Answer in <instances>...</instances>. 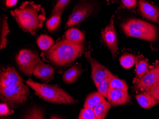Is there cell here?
<instances>
[{
    "label": "cell",
    "instance_id": "1",
    "mask_svg": "<svg viewBox=\"0 0 159 119\" xmlns=\"http://www.w3.org/2000/svg\"><path fill=\"white\" fill-rule=\"evenodd\" d=\"M11 13L20 29L33 35L43 27L45 19L44 9L33 2H24Z\"/></svg>",
    "mask_w": 159,
    "mask_h": 119
},
{
    "label": "cell",
    "instance_id": "2",
    "mask_svg": "<svg viewBox=\"0 0 159 119\" xmlns=\"http://www.w3.org/2000/svg\"><path fill=\"white\" fill-rule=\"evenodd\" d=\"M85 50L84 43H75L63 39L57 42L49 50L43 53L42 56L57 66H64L81 57Z\"/></svg>",
    "mask_w": 159,
    "mask_h": 119
},
{
    "label": "cell",
    "instance_id": "3",
    "mask_svg": "<svg viewBox=\"0 0 159 119\" xmlns=\"http://www.w3.org/2000/svg\"><path fill=\"white\" fill-rule=\"evenodd\" d=\"M26 83L35 91L36 95L44 101L59 104H71L77 103L66 91L60 87L35 82L31 79Z\"/></svg>",
    "mask_w": 159,
    "mask_h": 119
},
{
    "label": "cell",
    "instance_id": "4",
    "mask_svg": "<svg viewBox=\"0 0 159 119\" xmlns=\"http://www.w3.org/2000/svg\"><path fill=\"white\" fill-rule=\"evenodd\" d=\"M121 29L126 36L155 41L158 37L157 28L154 25L138 19H128L121 24Z\"/></svg>",
    "mask_w": 159,
    "mask_h": 119
},
{
    "label": "cell",
    "instance_id": "5",
    "mask_svg": "<svg viewBox=\"0 0 159 119\" xmlns=\"http://www.w3.org/2000/svg\"><path fill=\"white\" fill-rule=\"evenodd\" d=\"M29 89L26 85L21 83L9 87H0V98L2 103L11 108H17L27 101Z\"/></svg>",
    "mask_w": 159,
    "mask_h": 119
},
{
    "label": "cell",
    "instance_id": "6",
    "mask_svg": "<svg viewBox=\"0 0 159 119\" xmlns=\"http://www.w3.org/2000/svg\"><path fill=\"white\" fill-rule=\"evenodd\" d=\"M95 10L94 4L90 1L84 0L75 7L70 15L66 27L75 26L84 22L92 15Z\"/></svg>",
    "mask_w": 159,
    "mask_h": 119
},
{
    "label": "cell",
    "instance_id": "7",
    "mask_svg": "<svg viewBox=\"0 0 159 119\" xmlns=\"http://www.w3.org/2000/svg\"><path fill=\"white\" fill-rule=\"evenodd\" d=\"M20 70L26 75H31L36 66L43 63L37 53L28 49H22L16 57Z\"/></svg>",
    "mask_w": 159,
    "mask_h": 119
},
{
    "label": "cell",
    "instance_id": "8",
    "mask_svg": "<svg viewBox=\"0 0 159 119\" xmlns=\"http://www.w3.org/2000/svg\"><path fill=\"white\" fill-rule=\"evenodd\" d=\"M101 36L102 42L110 50L112 57L114 59L118 49V40L112 18H111L108 25L102 30Z\"/></svg>",
    "mask_w": 159,
    "mask_h": 119
},
{
    "label": "cell",
    "instance_id": "9",
    "mask_svg": "<svg viewBox=\"0 0 159 119\" xmlns=\"http://www.w3.org/2000/svg\"><path fill=\"white\" fill-rule=\"evenodd\" d=\"M159 81V64L155 65L149 69L142 78L137 79L133 86L134 90L143 91Z\"/></svg>",
    "mask_w": 159,
    "mask_h": 119
},
{
    "label": "cell",
    "instance_id": "10",
    "mask_svg": "<svg viewBox=\"0 0 159 119\" xmlns=\"http://www.w3.org/2000/svg\"><path fill=\"white\" fill-rule=\"evenodd\" d=\"M85 57L92 67L91 76L92 79L95 86H97L101 81L105 79L111 72L105 66L99 63L95 59L92 58L89 52L86 54Z\"/></svg>",
    "mask_w": 159,
    "mask_h": 119
},
{
    "label": "cell",
    "instance_id": "11",
    "mask_svg": "<svg viewBox=\"0 0 159 119\" xmlns=\"http://www.w3.org/2000/svg\"><path fill=\"white\" fill-rule=\"evenodd\" d=\"M23 82L16 69L12 66L3 67L0 74V87H9Z\"/></svg>",
    "mask_w": 159,
    "mask_h": 119
},
{
    "label": "cell",
    "instance_id": "12",
    "mask_svg": "<svg viewBox=\"0 0 159 119\" xmlns=\"http://www.w3.org/2000/svg\"><path fill=\"white\" fill-rule=\"evenodd\" d=\"M138 10L141 15L147 20L159 23V8L145 0L138 1Z\"/></svg>",
    "mask_w": 159,
    "mask_h": 119
},
{
    "label": "cell",
    "instance_id": "13",
    "mask_svg": "<svg viewBox=\"0 0 159 119\" xmlns=\"http://www.w3.org/2000/svg\"><path fill=\"white\" fill-rule=\"evenodd\" d=\"M107 98L111 105L114 106L127 104L131 99L128 91L113 88L110 89Z\"/></svg>",
    "mask_w": 159,
    "mask_h": 119
},
{
    "label": "cell",
    "instance_id": "14",
    "mask_svg": "<svg viewBox=\"0 0 159 119\" xmlns=\"http://www.w3.org/2000/svg\"><path fill=\"white\" fill-rule=\"evenodd\" d=\"M54 72L52 66L43 62L36 66L33 74L36 78L47 83L53 79Z\"/></svg>",
    "mask_w": 159,
    "mask_h": 119
},
{
    "label": "cell",
    "instance_id": "15",
    "mask_svg": "<svg viewBox=\"0 0 159 119\" xmlns=\"http://www.w3.org/2000/svg\"><path fill=\"white\" fill-rule=\"evenodd\" d=\"M136 98L140 106L145 109L152 108L159 102L154 97L144 91L136 95Z\"/></svg>",
    "mask_w": 159,
    "mask_h": 119
},
{
    "label": "cell",
    "instance_id": "16",
    "mask_svg": "<svg viewBox=\"0 0 159 119\" xmlns=\"http://www.w3.org/2000/svg\"><path fill=\"white\" fill-rule=\"evenodd\" d=\"M82 72L83 71L79 66L76 65L73 66L63 74L62 76L63 81L67 84L74 83L79 78Z\"/></svg>",
    "mask_w": 159,
    "mask_h": 119
},
{
    "label": "cell",
    "instance_id": "17",
    "mask_svg": "<svg viewBox=\"0 0 159 119\" xmlns=\"http://www.w3.org/2000/svg\"><path fill=\"white\" fill-rule=\"evenodd\" d=\"M85 38V37L84 33L75 28L69 29L64 34V39L75 43H84Z\"/></svg>",
    "mask_w": 159,
    "mask_h": 119
},
{
    "label": "cell",
    "instance_id": "18",
    "mask_svg": "<svg viewBox=\"0 0 159 119\" xmlns=\"http://www.w3.org/2000/svg\"><path fill=\"white\" fill-rule=\"evenodd\" d=\"M105 98L99 92H93L87 96L84 108H93L105 100Z\"/></svg>",
    "mask_w": 159,
    "mask_h": 119
},
{
    "label": "cell",
    "instance_id": "19",
    "mask_svg": "<svg viewBox=\"0 0 159 119\" xmlns=\"http://www.w3.org/2000/svg\"><path fill=\"white\" fill-rule=\"evenodd\" d=\"M111 106L110 103L105 100L93 107V109L97 119H105Z\"/></svg>",
    "mask_w": 159,
    "mask_h": 119
},
{
    "label": "cell",
    "instance_id": "20",
    "mask_svg": "<svg viewBox=\"0 0 159 119\" xmlns=\"http://www.w3.org/2000/svg\"><path fill=\"white\" fill-rule=\"evenodd\" d=\"M62 12L63 11H60L56 13V15H52L47 20L46 26L49 32H53L59 30L61 26V15Z\"/></svg>",
    "mask_w": 159,
    "mask_h": 119
},
{
    "label": "cell",
    "instance_id": "21",
    "mask_svg": "<svg viewBox=\"0 0 159 119\" xmlns=\"http://www.w3.org/2000/svg\"><path fill=\"white\" fill-rule=\"evenodd\" d=\"M37 43L41 50L47 51L55 44V41L47 35L42 34L37 39Z\"/></svg>",
    "mask_w": 159,
    "mask_h": 119
},
{
    "label": "cell",
    "instance_id": "22",
    "mask_svg": "<svg viewBox=\"0 0 159 119\" xmlns=\"http://www.w3.org/2000/svg\"><path fill=\"white\" fill-rule=\"evenodd\" d=\"M9 32L8 24L7 23V17L3 16L2 19L0 35V49L1 50L6 47L7 42L6 37Z\"/></svg>",
    "mask_w": 159,
    "mask_h": 119
},
{
    "label": "cell",
    "instance_id": "23",
    "mask_svg": "<svg viewBox=\"0 0 159 119\" xmlns=\"http://www.w3.org/2000/svg\"><path fill=\"white\" fill-rule=\"evenodd\" d=\"M113 74L111 73L107 77L101 81L96 86L98 92H100L105 98H107L111 88V81Z\"/></svg>",
    "mask_w": 159,
    "mask_h": 119
},
{
    "label": "cell",
    "instance_id": "24",
    "mask_svg": "<svg viewBox=\"0 0 159 119\" xmlns=\"http://www.w3.org/2000/svg\"><path fill=\"white\" fill-rule=\"evenodd\" d=\"M135 71L138 79L142 78L147 73L149 69V64L148 61L145 59H140L135 61Z\"/></svg>",
    "mask_w": 159,
    "mask_h": 119
},
{
    "label": "cell",
    "instance_id": "25",
    "mask_svg": "<svg viewBox=\"0 0 159 119\" xmlns=\"http://www.w3.org/2000/svg\"><path fill=\"white\" fill-rule=\"evenodd\" d=\"M135 56L129 53H125L120 58V65L126 69L133 67L135 63Z\"/></svg>",
    "mask_w": 159,
    "mask_h": 119
},
{
    "label": "cell",
    "instance_id": "26",
    "mask_svg": "<svg viewBox=\"0 0 159 119\" xmlns=\"http://www.w3.org/2000/svg\"><path fill=\"white\" fill-rule=\"evenodd\" d=\"M111 88L118 89L128 91V86L125 81L113 74L111 81Z\"/></svg>",
    "mask_w": 159,
    "mask_h": 119
},
{
    "label": "cell",
    "instance_id": "27",
    "mask_svg": "<svg viewBox=\"0 0 159 119\" xmlns=\"http://www.w3.org/2000/svg\"><path fill=\"white\" fill-rule=\"evenodd\" d=\"M23 118L24 119H44V115L41 109L35 107L29 110Z\"/></svg>",
    "mask_w": 159,
    "mask_h": 119
},
{
    "label": "cell",
    "instance_id": "28",
    "mask_svg": "<svg viewBox=\"0 0 159 119\" xmlns=\"http://www.w3.org/2000/svg\"><path fill=\"white\" fill-rule=\"evenodd\" d=\"M79 119H97L93 108H84L80 112Z\"/></svg>",
    "mask_w": 159,
    "mask_h": 119
},
{
    "label": "cell",
    "instance_id": "29",
    "mask_svg": "<svg viewBox=\"0 0 159 119\" xmlns=\"http://www.w3.org/2000/svg\"><path fill=\"white\" fill-rule=\"evenodd\" d=\"M143 91L147 92L159 101V81Z\"/></svg>",
    "mask_w": 159,
    "mask_h": 119
},
{
    "label": "cell",
    "instance_id": "30",
    "mask_svg": "<svg viewBox=\"0 0 159 119\" xmlns=\"http://www.w3.org/2000/svg\"><path fill=\"white\" fill-rule=\"evenodd\" d=\"M70 0H59L58 2L54 6V8L52 12V15H54L56 13L60 11H63L64 9L66 8L67 5L68 4Z\"/></svg>",
    "mask_w": 159,
    "mask_h": 119
},
{
    "label": "cell",
    "instance_id": "31",
    "mask_svg": "<svg viewBox=\"0 0 159 119\" xmlns=\"http://www.w3.org/2000/svg\"><path fill=\"white\" fill-rule=\"evenodd\" d=\"M7 104L1 103L0 104V115L1 116H7L11 115L14 113V111L11 110Z\"/></svg>",
    "mask_w": 159,
    "mask_h": 119
},
{
    "label": "cell",
    "instance_id": "32",
    "mask_svg": "<svg viewBox=\"0 0 159 119\" xmlns=\"http://www.w3.org/2000/svg\"><path fill=\"white\" fill-rule=\"evenodd\" d=\"M121 1L126 8L132 9L136 6L138 0H121Z\"/></svg>",
    "mask_w": 159,
    "mask_h": 119
},
{
    "label": "cell",
    "instance_id": "33",
    "mask_svg": "<svg viewBox=\"0 0 159 119\" xmlns=\"http://www.w3.org/2000/svg\"><path fill=\"white\" fill-rule=\"evenodd\" d=\"M18 0H5V4L7 7L15 6L17 3Z\"/></svg>",
    "mask_w": 159,
    "mask_h": 119
},
{
    "label": "cell",
    "instance_id": "34",
    "mask_svg": "<svg viewBox=\"0 0 159 119\" xmlns=\"http://www.w3.org/2000/svg\"><path fill=\"white\" fill-rule=\"evenodd\" d=\"M111 1H118V0H111Z\"/></svg>",
    "mask_w": 159,
    "mask_h": 119
}]
</instances>
